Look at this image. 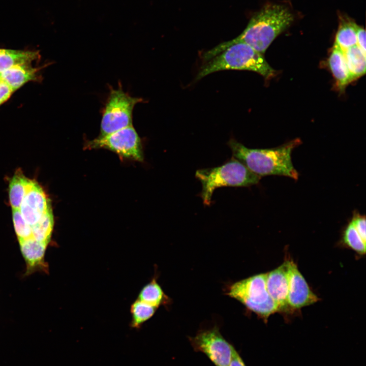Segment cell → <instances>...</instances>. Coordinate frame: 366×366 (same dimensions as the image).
Segmentation results:
<instances>
[{
    "label": "cell",
    "mask_w": 366,
    "mask_h": 366,
    "mask_svg": "<svg viewBox=\"0 0 366 366\" xmlns=\"http://www.w3.org/2000/svg\"><path fill=\"white\" fill-rule=\"evenodd\" d=\"M293 20L294 15L286 6L266 4L252 17L241 34L204 52L201 58L206 62L229 46L239 43L249 45L263 54L273 41L291 25Z\"/></svg>",
    "instance_id": "obj_1"
},
{
    "label": "cell",
    "mask_w": 366,
    "mask_h": 366,
    "mask_svg": "<svg viewBox=\"0 0 366 366\" xmlns=\"http://www.w3.org/2000/svg\"><path fill=\"white\" fill-rule=\"evenodd\" d=\"M300 143L301 140L297 138L274 148L254 149L248 148L232 138L228 145L233 157L255 174L261 177L282 175L297 180L299 174L293 165L291 153Z\"/></svg>",
    "instance_id": "obj_2"
},
{
    "label": "cell",
    "mask_w": 366,
    "mask_h": 366,
    "mask_svg": "<svg viewBox=\"0 0 366 366\" xmlns=\"http://www.w3.org/2000/svg\"><path fill=\"white\" fill-rule=\"evenodd\" d=\"M246 70L256 72L269 79L276 71L266 62L263 54L243 43L233 44L204 63L199 71L196 80L223 70Z\"/></svg>",
    "instance_id": "obj_3"
},
{
    "label": "cell",
    "mask_w": 366,
    "mask_h": 366,
    "mask_svg": "<svg viewBox=\"0 0 366 366\" xmlns=\"http://www.w3.org/2000/svg\"><path fill=\"white\" fill-rule=\"evenodd\" d=\"M195 176L201 183L200 196L206 205L210 204L212 194L218 188L249 187L258 184L261 178L233 157L220 166L197 170Z\"/></svg>",
    "instance_id": "obj_4"
},
{
    "label": "cell",
    "mask_w": 366,
    "mask_h": 366,
    "mask_svg": "<svg viewBox=\"0 0 366 366\" xmlns=\"http://www.w3.org/2000/svg\"><path fill=\"white\" fill-rule=\"evenodd\" d=\"M267 273L256 274L233 284L228 295L256 313L266 322L268 317L278 312V308L266 288Z\"/></svg>",
    "instance_id": "obj_5"
},
{
    "label": "cell",
    "mask_w": 366,
    "mask_h": 366,
    "mask_svg": "<svg viewBox=\"0 0 366 366\" xmlns=\"http://www.w3.org/2000/svg\"><path fill=\"white\" fill-rule=\"evenodd\" d=\"M140 98L131 97L124 92L120 85L111 88L103 110L99 137L132 126V112L135 106L142 102Z\"/></svg>",
    "instance_id": "obj_6"
},
{
    "label": "cell",
    "mask_w": 366,
    "mask_h": 366,
    "mask_svg": "<svg viewBox=\"0 0 366 366\" xmlns=\"http://www.w3.org/2000/svg\"><path fill=\"white\" fill-rule=\"evenodd\" d=\"M85 149L105 148L117 154L122 159L143 161L140 138L132 126L85 143Z\"/></svg>",
    "instance_id": "obj_7"
},
{
    "label": "cell",
    "mask_w": 366,
    "mask_h": 366,
    "mask_svg": "<svg viewBox=\"0 0 366 366\" xmlns=\"http://www.w3.org/2000/svg\"><path fill=\"white\" fill-rule=\"evenodd\" d=\"M189 339L194 350L205 354L216 366H229L234 347L222 336L217 326L200 330Z\"/></svg>",
    "instance_id": "obj_8"
},
{
    "label": "cell",
    "mask_w": 366,
    "mask_h": 366,
    "mask_svg": "<svg viewBox=\"0 0 366 366\" xmlns=\"http://www.w3.org/2000/svg\"><path fill=\"white\" fill-rule=\"evenodd\" d=\"M319 300L310 288L296 264L289 260V287L288 302L291 310L311 305Z\"/></svg>",
    "instance_id": "obj_9"
},
{
    "label": "cell",
    "mask_w": 366,
    "mask_h": 366,
    "mask_svg": "<svg viewBox=\"0 0 366 366\" xmlns=\"http://www.w3.org/2000/svg\"><path fill=\"white\" fill-rule=\"evenodd\" d=\"M51 208L49 200L45 192L34 180L19 209L22 217L32 226Z\"/></svg>",
    "instance_id": "obj_10"
},
{
    "label": "cell",
    "mask_w": 366,
    "mask_h": 366,
    "mask_svg": "<svg viewBox=\"0 0 366 366\" xmlns=\"http://www.w3.org/2000/svg\"><path fill=\"white\" fill-rule=\"evenodd\" d=\"M289 287V260L267 273V291L277 305L279 312L291 310L288 302Z\"/></svg>",
    "instance_id": "obj_11"
},
{
    "label": "cell",
    "mask_w": 366,
    "mask_h": 366,
    "mask_svg": "<svg viewBox=\"0 0 366 366\" xmlns=\"http://www.w3.org/2000/svg\"><path fill=\"white\" fill-rule=\"evenodd\" d=\"M21 253L27 266V272L39 268H45L44 255L47 244L30 238L20 240Z\"/></svg>",
    "instance_id": "obj_12"
},
{
    "label": "cell",
    "mask_w": 366,
    "mask_h": 366,
    "mask_svg": "<svg viewBox=\"0 0 366 366\" xmlns=\"http://www.w3.org/2000/svg\"><path fill=\"white\" fill-rule=\"evenodd\" d=\"M329 69L339 89L342 90L353 81L348 69L344 51L334 45L328 60Z\"/></svg>",
    "instance_id": "obj_13"
},
{
    "label": "cell",
    "mask_w": 366,
    "mask_h": 366,
    "mask_svg": "<svg viewBox=\"0 0 366 366\" xmlns=\"http://www.w3.org/2000/svg\"><path fill=\"white\" fill-rule=\"evenodd\" d=\"M38 69L30 65L15 66L0 73V79L7 84L13 91L28 81L36 80Z\"/></svg>",
    "instance_id": "obj_14"
},
{
    "label": "cell",
    "mask_w": 366,
    "mask_h": 366,
    "mask_svg": "<svg viewBox=\"0 0 366 366\" xmlns=\"http://www.w3.org/2000/svg\"><path fill=\"white\" fill-rule=\"evenodd\" d=\"M38 57L36 51L0 49V73L15 66L30 65Z\"/></svg>",
    "instance_id": "obj_15"
},
{
    "label": "cell",
    "mask_w": 366,
    "mask_h": 366,
    "mask_svg": "<svg viewBox=\"0 0 366 366\" xmlns=\"http://www.w3.org/2000/svg\"><path fill=\"white\" fill-rule=\"evenodd\" d=\"M33 181L25 177L20 169L15 172L9 186L10 203L13 209H19Z\"/></svg>",
    "instance_id": "obj_16"
},
{
    "label": "cell",
    "mask_w": 366,
    "mask_h": 366,
    "mask_svg": "<svg viewBox=\"0 0 366 366\" xmlns=\"http://www.w3.org/2000/svg\"><path fill=\"white\" fill-rule=\"evenodd\" d=\"M347 65L353 81L365 73V52L357 45L352 46L344 51Z\"/></svg>",
    "instance_id": "obj_17"
},
{
    "label": "cell",
    "mask_w": 366,
    "mask_h": 366,
    "mask_svg": "<svg viewBox=\"0 0 366 366\" xmlns=\"http://www.w3.org/2000/svg\"><path fill=\"white\" fill-rule=\"evenodd\" d=\"M357 25L353 21L342 19L336 34L334 45L343 51L357 45Z\"/></svg>",
    "instance_id": "obj_18"
},
{
    "label": "cell",
    "mask_w": 366,
    "mask_h": 366,
    "mask_svg": "<svg viewBox=\"0 0 366 366\" xmlns=\"http://www.w3.org/2000/svg\"><path fill=\"white\" fill-rule=\"evenodd\" d=\"M137 299L157 308L167 303L168 301V297L155 278L141 289Z\"/></svg>",
    "instance_id": "obj_19"
},
{
    "label": "cell",
    "mask_w": 366,
    "mask_h": 366,
    "mask_svg": "<svg viewBox=\"0 0 366 366\" xmlns=\"http://www.w3.org/2000/svg\"><path fill=\"white\" fill-rule=\"evenodd\" d=\"M53 225V216L51 208L32 226L33 238L48 245L50 240Z\"/></svg>",
    "instance_id": "obj_20"
},
{
    "label": "cell",
    "mask_w": 366,
    "mask_h": 366,
    "mask_svg": "<svg viewBox=\"0 0 366 366\" xmlns=\"http://www.w3.org/2000/svg\"><path fill=\"white\" fill-rule=\"evenodd\" d=\"M157 309V308L143 301L136 300L130 307L132 317L130 326L134 328H139L154 315Z\"/></svg>",
    "instance_id": "obj_21"
},
{
    "label": "cell",
    "mask_w": 366,
    "mask_h": 366,
    "mask_svg": "<svg viewBox=\"0 0 366 366\" xmlns=\"http://www.w3.org/2000/svg\"><path fill=\"white\" fill-rule=\"evenodd\" d=\"M343 241L349 248L360 254L365 253V242L351 222L347 226L343 234Z\"/></svg>",
    "instance_id": "obj_22"
},
{
    "label": "cell",
    "mask_w": 366,
    "mask_h": 366,
    "mask_svg": "<svg viewBox=\"0 0 366 366\" xmlns=\"http://www.w3.org/2000/svg\"><path fill=\"white\" fill-rule=\"evenodd\" d=\"M13 221L19 241L33 238L32 226L24 220L19 209H13Z\"/></svg>",
    "instance_id": "obj_23"
},
{
    "label": "cell",
    "mask_w": 366,
    "mask_h": 366,
    "mask_svg": "<svg viewBox=\"0 0 366 366\" xmlns=\"http://www.w3.org/2000/svg\"><path fill=\"white\" fill-rule=\"evenodd\" d=\"M364 242L366 241L365 234V217L354 211L350 221Z\"/></svg>",
    "instance_id": "obj_24"
},
{
    "label": "cell",
    "mask_w": 366,
    "mask_h": 366,
    "mask_svg": "<svg viewBox=\"0 0 366 366\" xmlns=\"http://www.w3.org/2000/svg\"><path fill=\"white\" fill-rule=\"evenodd\" d=\"M13 92L7 84L0 79V105L10 98Z\"/></svg>",
    "instance_id": "obj_25"
},
{
    "label": "cell",
    "mask_w": 366,
    "mask_h": 366,
    "mask_svg": "<svg viewBox=\"0 0 366 366\" xmlns=\"http://www.w3.org/2000/svg\"><path fill=\"white\" fill-rule=\"evenodd\" d=\"M357 45L365 52V32L362 27L357 25L356 32Z\"/></svg>",
    "instance_id": "obj_26"
},
{
    "label": "cell",
    "mask_w": 366,
    "mask_h": 366,
    "mask_svg": "<svg viewBox=\"0 0 366 366\" xmlns=\"http://www.w3.org/2000/svg\"><path fill=\"white\" fill-rule=\"evenodd\" d=\"M229 366H246L240 355L234 347Z\"/></svg>",
    "instance_id": "obj_27"
}]
</instances>
